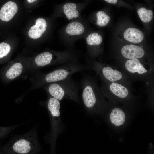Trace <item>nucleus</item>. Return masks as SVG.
Masks as SVG:
<instances>
[{
    "instance_id": "nucleus-3",
    "label": "nucleus",
    "mask_w": 154,
    "mask_h": 154,
    "mask_svg": "<svg viewBox=\"0 0 154 154\" xmlns=\"http://www.w3.org/2000/svg\"><path fill=\"white\" fill-rule=\"evenodd\" d=\"M82 98L86 108L89 111L101 109L103 99L99 89L88 78L84 77L82 82Z\"/></svg>"
},
{
    "instance_id": "nucleus-14",
    "label": "nucleus",
    "mask_w": 154,
    "mask_h": 154,
    "mask_svg": "<svg viewBox=\"0 0 154 154\" xmlns=\"http://www.w3.org/2000/svg\"><path fill=\"white\" fill-rule=\"evenodd\" d=\"M76 9V5L73 3H66L63 7L64 13L69 20L76 18L78 17L79 13Z\"/></svg>"
},
{
    "instance_id": "nucleus-7",
    "label": "nucleus",
    "mask_w": 154,
    "mask_h": 154,
    "mask_svg": "<svg viewBox=\"0 0 154 154\" xmlns=\"http://www.w3.org/2000/svg\"><path fill=\"white\" fill-rule=\"evenodd\" d=\"M98 67L96 70L102 77L109 81L114 82L121 80L123 77L121 72L110 67Z\"/></svg>"
},
{
    "instance_id": "nucleus-1",
    "label": "nucleus",
    "mask_w": 154,
    "mask_h": 154,
    "mask_svg": "<svg viewBox=\"0 0 154 154\" xmlns=\"http://www.w3.org/2000/svg\"><path fill=\"white\" fill-rule=\"evenodd\" d=\"M40 149L37 130L33 128L11 139L1 151L4 154H37Z\"/></svg>"
},
{
    "instance_id": "nucleus-10",
    "label": "nucleus",
    "mask_w": 154,
    "mask_h": 154,
    "mask_svg": "<svg viewBox=\"0 0 154 154\" xmlns=\"http://www.w3.org/2000/svg\"><path fill=\"white\" fill-rule=\"evenodd\" d=\"M125 66L127 70L132 73L143 74L147 72L138 59L128 60L125 63Z\"/></svg>"
},
{
    "instance_id": "nucleus-23",
    "label": "nucleus",
    "mask_w": 154,
    "mask_h": 154,
    "mask_svg": "<svg viewBox=\"0 0 154 154\" xmlns=\"http://www.w3.org/2000/svg\"><path fill=\"white\" fill-rule=\"evenodd\" d=\"M0 154H4L1 151H0Z\"/></svg>"
},
{
    "instance_id": "nucleus-11",
    "label": "nucleus",
    "mask_w": 154,
    "mask_h": 154,
    "mask_svg": "<svg viewBox=\"0 0 154 154\" xmlns=\"http://www.w3.org/2000/svg\"><path fill=\"white\" fill-rule=\"evenodd\" d=\"M110 117L111 123L116 126L122 125L125 120V113L121 109L118 108H115L112 110Z\"/></svg>"
},
{
    "instance_id": "nucleus-19",
    "label": "nucleus",
    "mask_w": 154,
    "mask_h": 154,
    "mask_svg": "<svg viewBox=\"0 0 154 154\" xmlns=\"http://www.w3.org/2000/svg\"><path fill=\"white\" fill-rule=\"evenodd\" d=\"M11 50V47L5 42L0 43V58L7 56Z\"/></svg>"
},
{
    "instance_id": "nucleus-18",
    "label": "nucleus",
    "mask_w": 154,
    "mask_h": 154,
    "mask_svg": "<svg viewBox=\"0 0 154 154\" xmlns=\"http://www.w3.org/2000/svg\"><path fill=\"white\" fill-rule=\"evenodd\" d=\"M97 20V24L100 27H104L106 25L109 23L110 17L106 14L104 11H100L96 13Z\"/></svg>"
},
{
    "instance_id": "nucleus-21",
    "label": "nucleus",
    "mask_w": 154,
    "mask_h": 154,
    "mask_svg": "<svg viewBox=\"0 0 154 154\" xmlns=\"http://www.w3.org/2000/svg\"><path fill=\"white\" fill-rule=\"evenodd\" d=\"M105 1L109 3L115 4L117 2V0H105Z\"/></svg>"
},
{
    "instance_id": "nucleus-8",
    "label": "nucleus",
    "mask_w": 154,
    "mask_h": 154,
    "mask_svg": "<svg viewBox=\"0 0 154 154\" xmlns=\"http://www.w3.org/2000/svg\"><path fill=\"white\" fill-rule=\"evenodd\" d=\"M47 26L46 22L44 19L40 18L37 19L35 25L32 26L29 31V36L33 39L39 38L46 30Z\"/></svg>"
},
{
    "instance_id": "nucleus-9",
    "label": "nucleus",
    "mask_w": 154,
    "mask_h": 154,
    "mask_svg": "<svg viewBox=\"0 0 154 154\" xmlns=\"http://www.w3.org/2000/svg\"><path fill=\"white\" fill-rule=\"evenodd\" d=\"M123 36L126 40L135 43L141 42L144 37V34L141 31L133 28H129L126 30Z\"/></svg>"
},
{
    "instance_id": "nucleus-12",
    "label": "nucleus",
    "mask_w": 154,
    "mask_h": 154,
    "mask_svg": "<svg viewBox=\"0 0 154 154\" xmlns=\"http://www.w3.org/2000/svg\"><path fill=\"white\" fill-rule=\"evenodd\" d=\"M85 29L83 25L78 21L72 22L69 23L66 27L65 31L70 35H80L84 31Z\"/></svg>"
},
{
    "instance_id": "nucleus-22",
    "label": "nucleus",
    "mask_w": 154,
    "mask_h": 154,
    "mask_svg": "<svg viewBox=\"0 0 154 154\" xmlns=\"http://www.w3.org/2000/svg\"><path fill=\"white\" fill-rule=\"evenodd\" d=\"M27 1L29 3H33L34 2L37 1V0H28Z\"/></svg>"
},
{
    "instance_id": "nucleus-13",
    "label": "nucleus",
    "mask_w": 154,
    "mask_h": 154,
    "mask_svg": "<svg viewBox=\"0 0 154 154\" xmlns=\"http://www.w3.org/2000/svg\"><path fill=\"white\" fill-rule=\"evenodd\" d=\"M109 89L114 94L120 98H125L129 94V91L127 88L117 83H112L110 85Z\"/></svg>"
},
{
    "instance_id": "nucleus-15",
    "label": "nucleus",
    "mask_w": 154,
    "mask_h": 154,
    "mask_svg": "<svg viewBox=\"0 0 154 154\" xmlns=\"http://www.w3.org/2000/svg\"><path fill=\"white\" fill-rule=\"evenodd\" d=\"M23 66L20 63L13 64L7 71L5 76L9 79H13L19 76L22 73Z\"/></svg>"
},
{
    "instance_id": "nucleus-5",
    "label": "nucleus",
    "mask_w": 154,
    "mask_h": 154,
    "mask_svg": "<svg viewBox=\"0 0 154 154\" xmlns=\"http://www.w3.org/2000/svg\"><path fill=\"white\" fill-rule=\"evenodd\" d=\"M121 53L124 57L129 59L141 58L145 54L144 51L142 48L132 44L123 46L121 50Z\"/></svg>"
},
{
    "instance_id": "nucleus-16",
    "label": "nucleus",
    "mask_w": 154,
    "mask_h": 154,
    "mask_svg": "<svg viewBox=\"0 0 154 154\" xmlns=\"http://www.w3.org/2000/svg\"><path fill=\"white\" fill-rule=\"evenodd\" d=\"M138 15L141 21L145 23L149 22L152 19L153 12L151 10H147L144 7H141L137 10Z\"/></svg>"
},
{
    "instance_id": "nucleus-4",
    "label": "nucleus",
    "mask_w": 154,
    "mask_h": 154,
    "mask_svg": "<svg viewBox=\"0 0 154 154\" xmlns=\"http://www.w3.org/2000/svg\"><path fill=\"white\" fill-rule=\"evenodd\" d=\"M47 107L50 115L52 139L54 140L61 131L60 101L52 97L48 100Z\"/></svg>"
},
{
    "instance_id": "nucleus-2",
    "label": "nucleus",
    "mask_w": 154,
    "mask_h": 154,
    "mask_svg": "<svg viewBox=\"0 0 154 154\" xmlns=\"http://www.w3.org/2000/svg\"><path fill=\"white\" fill-rule=\"evenodd\" d=\"M48 90L52 97L60 101L66 98L80 102L78 86L71 77L51 83L48 86Z\"/></svg>"
},
{
    "instance_id": "nucleus-17",
    "label": "nucleus",
    "mask_w": 154,
    "mask_h": 154,
    "mask_svg": "<svg viewBox=\"0 0 154 154\" xmlns=\"http://www.w3.org/2000/svg\"><path fill=\"white\" fill-rule=\"evenodd\" d=\"M102 36L96 33H90L87 36L86 39L87 44L90 46L99 45L102 43Z\"/></svg>"
},
{
    "instance_id": "nucleus-6",
    "label": "nucleus",
    "mask_w": 154,
    "mask_h": 154,
    "mask_svg": "<svg viewBox=\"0 0 154 154\" xmlns=\"http://www.w3.org/2000/svg\"><path fill=\"white\" fill-rule=\"evenodd\" d=\"M18 6L14 2L9 1L4 4L0 10V19L7 22L11 19L18 11Z\"/></svg>"
},
{
    "instance_id": "nucleus-20",
    "label": "nucleus",
    "mask_w": 154,
    "mask_h": 154,
    "mask_svg": "<svg viewBox=\"0 0 154 154\" xmlns=\"http://www.w3.org/2000/svg\"><path fill=\"white\" fill-rule=\"evenodd\" d=\"M14 127L13 126L0 127V139L3 137L8 133Z\"/></svg>"
}]
</instances>
